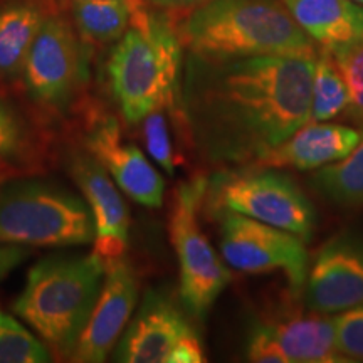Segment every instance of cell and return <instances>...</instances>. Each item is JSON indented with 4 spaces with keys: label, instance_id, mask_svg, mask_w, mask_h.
Returning a JSON list of instances; mask_svg holds the SVG:
<instances>
[{
    "label": "cell",
    "instance_id": "9a60e30c",
    "mask_svg": "<svg viewBox=\"0 0 363 363\" xmlns=\"http://www.w3.org/2000/svg\"><path fill=\"white\" fill-rule=\"evenodd\" d=\"M362 138L363 131L350 126L311 121L252 162V165L271 169H320L347 157L362 142Z\"/></svg>",
    "mask_w": 363,
    "mask_h": 363
},
{
    "label": "cell",
    "instance_id": "484cf974",
    "mask_svg": "<svg viewBox=\"0 0 363 363\" xmlns=\"http://www.w3.org/2000/svg\"><path fill=\"white\" fill-rule=\"evenodd\" d=\"M27 145L24 121L6 99L0 96V158L19 157Z\"/></svg>",
    "mask_w": 363,
    "mask_h": 363
},
{
    "label": "cell",
    "instance_id": "603a6c76",
    "mask_svg": "<svg viewBox=\"0 0 363 363\" xmlns=\"http://www.w3.org/2000/svg\"><path fill=\"white\" fill-rule=\"evenodd\" d=\"M330 54L350 89L352 103L348 111L363 126V38L338 45Z\"/></svg>",
    "mask_w": 363,
    "mask_h": 363
},
{
    "label": "cell",
    "instance_id": "f546056e",
    "mask_svg": "<svg viewBox=\"0 0 363 363\" xmlns=\"http://www.w3.org/2000/svg\"><path fill=\"white\" fill-rule=\"evenodd\" d=\"M145 2H148L150 6L160 9V11L190 12L194 11V9L203 6V4L211 2V0H145Z\"/></svg>",
    "mask_w": 363,
    "mask_h": 363
},
{
    "label": "cell",
    "instance_id": "ffe728a7",
    "mask_svg": "<svg viewBox=\"0 0 363 363\" xmlns=\"http://www.w3.org/2000/svg\"><path fill=\"white\" fill-rule=\"evenodd\" d=\"M311 187L326 201L342 207L363 206V138L342 160L320 167L310 179Z\"/></svg>",
    "mask_w": 363,
    "mask_h": 363
},
{
    "label": "cell",
    "instance_id": "30bf717a",
    "mask_svg": "<svg viewBox=\"0 0 363 363\" xmlns=\"http://www.w3.org/2000/svg\"><path fill=\"white\" fill-rule=\"evenodd\" d=\"M138 276L125 256L104 261V279L71 360L101 363L115 350L138 301Z\"/></svg>",
    "mask_w": 363,
    "mask_h": 363
},
{
    "label": "cell",
    "instance_id": "cb8c5ba5",
    "mask_svg": "<svg viewBox=\"0 0 363 363\" xmlns=\"http://www.w3.org/2000/svg\"><path fill=\"white\" fill-rule=\"evenodd\" d=\"M142 133L150 157L160 165L169 175L175 174V155L172 148V138L169 133V125L163 110L150 113L142 121Z\"/></svg>",
    "mask_w": 363,
    "mask_h": 363
},
{
    "label": "cell",
    "instance_id": "8992f818",
    "mask_svg": "<svg viewBox=\"0 0 363 363\" xmlns=\"http://www.w3.org/2000/svg\"><path fill=\"white\" fill-rule=\"evenodd\" d=\"M208 212H238L279 227L308 242L316 212L306 194L284 172L249 163L246 169L220 170L207 182Z\"/></svg>",
    "mask_w": 363,
    "mask_h": 363
},
{
    "label": "cell",
    "instance_id": "4dcf8cb0",
    "mask_svg": "<svg viewBox=\"0 0 363 363\" xmlns=\"http://www.w3.org/2000/svg\"><path fill=\"white\" fill-rule=\"evenodd\" d=\"M353 2H357V4H360V6H363V0H353Z\"/></svg>",
    "mask_w": 363,
    "mask_h": 363
},
{
    "label": "cell",
    "instance_id": "7a4b0ae2",
    "mask_svg": "<svg viewBox=\"0 0 363 363\" xmlns=\"http://www.w3.org/2000/svg\"><path fill=\"white\" fill-rule=\"evenodd\" d=\"M182 39L167 13L136 0L128 29L108 59V79L126 123L167 110L179 96Z\"/></svg>",
    "mask_w": 363,
    "mask_h": 363
},
{
    "label": "cell",
    "instance_id": "52a82bcc",
    "mask_svg": "<svg viewBox=\"0 0 363 363\" xmlns=\"http://www.w3.org/2000/svg\"><path fill=\"white\" fill-rule=\"evenodd\" d=\"M207 182L203 175H195L177 187L169 220L170 239L179 259L182 305L197 320L206 318L230 281V272L199 224Z\"/></svg>",
    "mask_w": 363,
    "mask_h": 363
},
{
    "label": "cell",
    "instance_id": "7c38bea8",
    "mask_svg": "<svg viewBox=\"0 0 363 363\" xmlns=\"http://www.w3.org/2000/svg\"><path fill=\"white\" fill-rule=\"evenodd\" d=\"M67 170L78 184L94 219V252L103 261L125 256L130 235V212L110 174L91 153L72 152Z\"/></svg>",
    "mask_w": 363,
    "mask_h": 363
},
{
    "label": "cell",
    "instance_id": "ac0fdd59",
    "mask_svg": "<svg viewBox=\"0 0 363 363\" xmlns=\"http://www.w3.org/2000/svg\"><path fill=\"white\" fill-rule=\"evenodd\" d=\"M44 13L34 2H11L0 7V78L13 79L22 74Z\"/></svg>",
    "mask_w": 363,
    "mask_h": 363
},
{
    "label": "cell",
    "instance_id": "5bb4252c",
    "mask_svg": "<svg viewBox=\"0 0 363 363\" xmlns=\"http://www.w3.org/2000/svg\"><path fill=\"white\" fill-rule=\"evenodd\" d=\"M192 330L174 299L158 289H148L116 343L115 362L169 363L174 348Z\"/></svg>",
    "mask_w": 363,
    "mask_h": 363
},
{
    "label": "cell",
    "instance_id": "ba28073f",
    "mask_svg": "<svg viewBox=\"0 0 363 363\" xmlns=\"http://www.w3.org/2000/svg\"><path fill=\"white\" fill-rule=\"evenodd\" d=\"M212 216L219 219L220 252L227 264L247 274L284 271L293 294L301 296L310 266L305 240L238 212L219 211Z\"/></svg>",
    "mask_w": 363,
    "mask_h": 363
},
{
    "label": "cell",
    "instance_id": "e0dca14e",
    "mask_svg": "<svg viewBox=\"0 0 363 363\" xmlns=\"http://www.w3.org/2000/svg\"><path fill=\"white\" fill-rule=\"evenodd\" d=\"M288 363H345L337 347L333 320L294 316L267 323Z\"/></svg>",
    "mask_w": 363,
    "mask_h": 363
},
{
    "label": "cell",
    "instance_id": "4316f807",
    "mask_svg": "<svg viewBox=\"0 0 363 363\" xmlns=\"http://www.w3.org/2000/svg\"><path fill=\"white\" fill-rule=\"evenodd\" d=\"M246 357L256 363H288L267 323H256L249 331Z\"/></svg>",
    "mask_w": 363,
    "mask_h": 363
},
{
    "label": "cell",
    "instance_id": "7402d4cb",
    "mask_svg": "<svg viewBox=\"0 0 363 363\" xmlns=\"http://www.w3.org/2000/svg\"><path fill=\"white\" fill-rule=\"evenodd\" d=\"M51 348L13 316L0 313V363H48Z\"/></svg>",
    "mask_w": 363,
    "mask_h": 363
},
{
    "label": "cell",
    "instance_id": "83f0119b",
    "mask_svg": "<svg viewBox=\"0 0 363 363\" xmlns=\"http://www.w3.org/2000/svg\"><path fill=\"white\" fill-rule=\"evenodd\" d=\"M206 362L203 348L195 330L180 340L169 358V363H201Z\"/></svg>",
    "mask_w": 363,
    "mask_h": 363
},
{
    "label": "cell",
    "instance_id": "9c48e42d",
    "mask_svg": "<svg viewBox=\"0 0 363 363\" xmlns=\"http://www.w3.org/2000/svg\"><path fill=\"white\" fill-rule=\"evenodd\" d=\"M24 84L29 98L49 111H66L84 78V59L71 24L45 17L26 59Z\"/></svg>",
    "mask_w": 363,
    "mask_h": 363
},
{
    "label": "cell",
    "instance_id": "f1b7e54d",
    "mask_svg": "<svg viewBox=\"0 0 363 363\" xmlns=\"http://www.w3.org/2000/svg\"><path fill=\"white\" fill-rule=\"evenodd\" d=\"M29 256V247L19 244H0V281L6 279Z\"/></svg>",
    "mask_w": 363,
    "mask_h": 363
},
{
    "label": "cell",
    "instance_id": "277c9868",
    "mask_svg": "<svg viewBox=\"0 0 363 363\" xmlns=\"http://www.w3.org/2000/svg\"><path fill=\"white\" fill-rule=\"evenodd\" d=\"M104 261L98 252L54 254L30 267L13 311L51 348L69 358L101 291Z\"/></svg>",
    "mask_w": 363,
    "mask_h": 363
},
{
    "label": "cell",
    "instance_id": "d4e9b609",
    "mask_svg": "<svg viewBox=\"0 0 363 363\" xmlns=\"http://www.w3.org/2000/svg\"><path fill=\"white\" fill-rule=\"evenodd\" d=\"M337 347L347 362H363V305L333 318Z\"/></svg>",
    "mask_w": 363,
    "mask_h": 363
},
{
    "label": "cell",
    "instance_id": "5b68a950",
    "mask_svg": "<svg viewBox=\"0 0 363 363\" xmlns=\"http://www.w3.org/2000/svg\"><path fill=\"white\" fill-rule=\"evenodd\" d=\"M96 238L84 199L44 180H16L0 189V244L26 247L89 246Z\"/></svg>",
    "mask_w": 363,
    "mask_h": 363
},
{
    "label": "cell",
    "instance_id": "44dd1931",
    "mask_svg": "<svg viewBox=\"0 0 363 363\" xmlns=\"http://www.w3.org/2000/svg\"><path fill=\"white\" fill-rule=\"evenodd\" d=\"M350 103L352 96L347 81L335 65L330 51L321 48L316 56L315 76H313L310 121L321 123V121L333 120L348 111Z\"/></svg>",
    "mask_w": 363,
    "mask_h": 363
},
{
    "label": "cell",
    "instance_id": "6da1fadb",
    "mask_svg": "<svg viewBox=\"0 0 363 363\" xmlns=\"http://www.w3.org/2000/svg\"><path fill=\"white\" fill-rule=\"evenodd\" d=\"M316 56L192 54L182 103L199 153L212 163H252L308 123Z\"/></svg>",
    "mask_w": 363,
    "mask_h": 363
},
{
    "label": "cell",
    "instance_id": "d6986e66",
    "mask_svg": "<svg viewBox=\"0 0 363 363\" xmlns=\"http://www.w3.org/2000/svg\"><path fill=\"white\" fill-rule=\"evenodd\" d=\"M136 0H74L72 16L84 39L96 44L116 43L128 29Z\"/></svg>",
    "mask_w": 363,
    "mask_h": 363
},
{
    "label": "cell",
    "instance_id": "4fadbf2b",
    "mask_svg": "<svg viewBox=\"0 0 363 363\" xmlns=\"http://www.w3.org/2000/svg\"><path fill=\"white\" fill-rule=\"evenodd\" d=\"M84 145L130 199L148 208L162 207L165 182L142 150L123 142L116 118L103 116L94 121Z\"/></svg>",
    "mask_w": 363,
    "mask_h": 363
},
{
    "label": "cell",
    "instance_id": "3957f363",
    "mask_svg": "<svg viewBox=\"0 0 363 363\" xmlns=\"http://www.w3.org/2000/svg\"><path fill=\"white\" fill-rule=\"evenodd\" d=\"M179 34L194 56L206 59L318 54L281 0H211L189 12Z\"/></svg>",
    "mask_w": 363,
    "mask_h": 363
},
{
    "label": "cell",
    "instance_id": "2e32d148",
    "mask_svg": "<svg viewBox=\"0 0 363 363\" xmlns=\"http://www.w3.org/2000/svg\"><path fill=\"white\" fill-rule=\"evenodd\" d=\"M313 43L338 48L363 38V6L353 0H281Z\"/></svg>",
    "mask_w": 363,
    "mask_h": 363
},
{
    "label": "cell",
    "instance_id": "8fae6325",
    "mask_svg": "<svg viewBox=\"0 0 363 363\" xmlns=\"http://www.w3.org/2000/svg\"><path fill=\"white\" fill-rule=\"evenodd\" d=\"M306 305L316 315H337L363 305V238L342 233L316 252L305 284Z\"/></svg>",
    "mask_w": 363,
    "mask_h": 363
}]
</instances>
